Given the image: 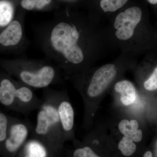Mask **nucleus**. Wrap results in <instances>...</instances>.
Here are the masks:
<instances>
[{
    "instance_id": "2",
    "label": "nucleus",
    "mask_w": 157,
    "mask_h": 157,
    "mask_svg": "<svg viewBox=\"0 0 157 157\" xmlns=\"http://www.w3.org/2000/svg\"><path fill=\"white\" fill-rule=\"evenodd\" d=\"M115 65L107 64L96 70L83 94L85 106L84 123L90 128L104 95L117 75Z\"/></svg>"
},
{
    "instance_id": "16",
    "label": "nucleus",
    "mask_w": 157,
    "mask_h": 157,
    "mask_svg": "<svg viewBox=\"0 0 157 157\" xmlns=\"http://www.w3.org/2000/svg\"><path fill=\"white\" fill-rule=\"evenodd\" d=\"M51 0H22L21 6L24 9L32 10L34 9H41L50 2Z\"/></svg>"
},
{
    "instance_id": "15",
    "label": "nucleus",
    "mask_w": 157,
    "mask_h": 157,
    "mask_svg": "<svg viewBox=\"0 0 157 157\" xmlns=\"http://www.w3.org/2000/svg\"><path fill=\"white\" fill-rule=\"evenodd\" d=\"M73 157H101L92 147L89 145L81 147L74 150Z\"/></svg>"
},
{
    "instance_id": "19",
    "label": "nucleus",
    "mask_w": 157,
    "mask_h": 157,
    "mask_svg": "<svg viewBox=\"0 0 157 157\" xmlns=\"http://www.w3.org/2000/svg\"><path fill=\"white\" fill-rule=\"evenodd\" d=\"M8 119L6 115L0 113V142L6 140L7 137V130Z\"/></svg>"
},
{
    "instance_id": "6",
    "label": "nucleus",
    "mask_w": 157,
    "mask_h": 157,
    "mask_svg": "<svg viewBox=\"0 0 157 157\" xmlns=\"http://www.w3.org/2000/svg\"><path fill=\"white\" fill-rule=\"evenodd\" d=\"M55 75L53 68L45 66L36 72L24 70L20 74L21 79L30 86L35 88L46 87L51 83Z\"/></svg>"
},
{
    "instance_id": "14",
    "label": "nucleus",
    "mask_w": 157,
    "mask_h": 157,
    "mask_svg": "<svg viewBox=\"0 0 157 157\" xmlns=\"http://www.w3.org/2000/svg\"><path fill=\"white\" fill-rule=\"evenodd\" d=\"M128 0H101L100 5L104 12H114L125 5Z\"/></svg>"
},
{
    "instance_id": "9",
    "label": "nucleus",
    "mask_w": 157,
    "mask_h": 157,
    "mask_svg": "<svg viewBox=\"0 0 157 157\" xmlns=\"http://www.w3.org/2000/svg\"><path fill=\"white\" fill-rule=\"evenodd\" d=\"M22 34L20 23L16 20L11 21L0 34V44L6 47L15 46L21 40Z\"/></svg>"
},
{
    "instance_id": "5",
    "label": "nucleus",
    "mask_w": 157,
    "mask_h": 157,
    "mask_svg": "<svg viewBox=\"0 0 157 157\" xmlns=\"http://www.w3.org/2000/svg\"><path fill=\"white\" fill-rule=\"evenodd\" d=\"M116 96L114 98L116 107L119 110H128L135 104L138 97L135 86L131 81L117 82L114 87Z\"/></svg>"
},
{
    "instance_id": "12",
    "label": "nucleus",
    "mask_w": 157,
    "mask_h": 157,
    "mask_svg": "<svg viewBox=\"0 0 157 157\" xmlns=\"http://www.w3.org/2000/svg\"><path fill=\"white\" fill-rule=\"evenodd\" d=\"M14 13V8L8 0H0V26L5 27L11 22Z\"/></svg>"
},
{
    "instance_id": "8",
    "label": "nucleus",
    "mask_w": 157,
    "mask_h": 157,
    "mask_svg": "<svg viewBox=\"0 0 157 157\" xmlns=\"http://www.w3.org/2000/svg\"><path fill=\"white\" fill-rule=\"evenodd\" d=\"M28 135V130L25 125L14 124L11 127L10 135L6 141V149L11 154H14L24 143Z\"/></svg>"
},
{
    "instance_id": "1",
    "label": "nucleus",
    "mask_w": 157,
    "mask_h": 157,
    "mask_svg": "<svg viewBox=\"0 0 157 157\" xmlns=\"http://www.w3.org/2000/svg\"><path fill=\"white\" fill-rule=\"evenodd\" d=\"M116 112L105 124L109 140L115 143L123 156H133L148 135L146 121L124 110L117 109Z\"/></svg>"
},
{
    "instance_id": "7",
    "label": "nucleus",
    "mask_w": 157,
    "mask_h": 157,
    "mask_svg": "<svg viewBox=\"0 0 157 157\" xmlns=\"http://www.w3.org/2000/svg\"><path fill=\"white\" fill-rule=\"evenodd\" d=\"M58 125H60L57 108L51 105H46L38 113L36 132L38 135L44 136L50 129Z\"/></svg>"
},
{
    "instance_id": "11",
    "label": "nucleus",
    "mask_w": 157,
    "mask_h": 157,
    "mask_svg": "<svg viewBox=\"0 0 157 157\" xmlns=\"http://www.w3.org/2000/svg\"><path fill=\"white\" fill-rule=\"evenodd\" d=\"M16 90L10 80L3 79L0 84V102L6 106L11 105L16 98Z\"/></svg>"
},
{
    "instance_id": "3",
    "label": "nucleus",
    "mask_w": 157,
    "mask_h": 157,
    "mask_svg": "<svg viewBox=\"0 0 157 157\" xmlns=\"http://www.w3.org/2000/svg\"><path fill=\"white\" fill-rule=\"evenodd\" d=\"M79 33L76 27L60 22L52 31L50 43L54 49L62 54L68 61L78 64L84 59L83 52L78 44Z\"/></svg>"
},
{
    "instance_id": "4",
    "label": "nucleus",
    "mask_w": 157,
    "mask_h": 157,
    "mask_svg": "<svg viewBox=\"0 0 157 157\" xmlns=\"http://www.w3.org/2000/svg\"><path fill=\"white\" fill-rule=\"evenodd\" d=\"M141 17L142 11L137 7L129 8L118 14L114 23V28L117 30L116 36L118 39L127 40L131 38Z\"/></svg>"
},
{
    "instance_id": "18",
    "label": "nucleus",
    "mask_w": 157,
    "mask_h": 157,
    "mask_svg": "<svg viewBox=\"0 0 157 157\" xmlns=\"http://www.w3.org/2000/svg\"><path fill=\"white\" fill-rule=\"evenodd\" d=\"M33 98V94L31 90L29 88L23 86L17 89L16 92V98L23 103H29Z\"/></svg>"
},
{
    "instance_id": "17",
    "label": "nucleus",
    "mask_w": 157,
    "mask_h": 157,
    "mask_svg": "<svg viewBox=\"0 0 157 157\" xmlns=\"http://www.w3.org/2000/svg\"><path fill=\"white\" fill-rule=\"evenodd\" d=\"M144 87L148 92L156 91L157 89V67H156L151 75L144 83Z\"/></svg>"
},
{
    "instance_id": "20",
    "label": "nucleus",
    "mask_w": 157,
    "mask_h": 157,
    "mask_svg": "<svg viewBox=\"0 0 157 157\" xmlns=\"http://www.w3.org/2000/svg\"><path fill=\"white\" fill-rule=\"evenodd\" d=\"M142 157H153L152 152L150 150H147L144 153Z\"/></svg>"
},
{
    "instance_id": "10",
    "label": "nucleus",
    "mask_w": 157,
    "mask_h": 157,
    "mask_svg": "<svg viewBox=\"0 0 157 157\" xmlns=\"http://www.w3.org/2000/svg\"><path fill=\"white\" fill-rule=\"evenodd\" d=\"M60 124L63 132H72L74 125L75 113L72 104L67 101H62L57 107Z\"/></svg>"
},
{
    "instance_id": "21",
    "label": "nucleus",
    "mask_w": 157,
    "mask_h": 157,
    "mask_svg": "<svg viewBox=\"0 0 157 157\" xmlns=\"http://www.w3.org/2000/svg\"><path fill=\"white\" fill-rule=\"evenodd\" d=\"M148 1V2L151 3V4H156L157 3V0H147Z\"/></svg>"
},
{
    "instance_id": "13",
    "label": "nucleus",
    "mask_w": 157,
    "mask_h": 157,
    "mask_svg": "<svg viewBox=\"0 0 157 157\" xmlns=\"http://www.w3.org/2000/svg\"><path fill=\"white\" fill-rule=\"evenodd\" d=\"M25 157H48V153L45 146L36 141L29 142L25 149Z\"/></svg>"
}]
</instances>
